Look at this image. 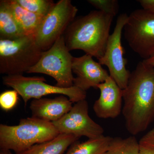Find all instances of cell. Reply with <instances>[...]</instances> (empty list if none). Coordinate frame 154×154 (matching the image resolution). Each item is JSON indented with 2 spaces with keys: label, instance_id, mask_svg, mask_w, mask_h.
I'll return each mask as SVG.
<instances>
[{
  "label": "cell",
  "instance_id": "1",
  "mask_svg": "<svg viewBox=\"0 0 154 154\" xmlns=\"http://www.w3.org/2000/svg\"><path fill=\"white\" fill-rule=\"evenodd\" d=\"M122 95L125 127L135 136L154 121V66L143 60L139 63L131 73Z\"/></svg>",
  "mask_w": 154,
  "mask_h": 154
},
{
  "label": "cell",
  "instance_id": "2",
  "mask_svg": "<svg viewBox=\"0 0 154 154\" xmlns=\"http://www.w3.org/2000/svg\"><path fill=\"white\" fill-rule=\"evenodd\" d=\"M113 17L95 11L75 19L63 35L69 51L81 50L98 60L102 58L110 35Z\"/></svg>",
  "mask_w": 154,
  "mask_h": 154
},
{
  "label": "cell",
  "instance_id": "3",
  "mask_svg": "<svg viewBox=\"0 0 154 154\" xmlns=\"http://www.w3.org/2000/svg\"><path fill=\"white\" fill-rule=\"evenodd\" d=\"M60 134L52 122L33 117L22 119L18 125H0V148L19 154Z\"/></svg>",
  "mask_w": 154,
  "mask_h": 154
},
{
  "label": "cell",
  "instance_id": "4",
  "mask_svg": "<svg viewBox=\"0 0 154 154\" xmlns=\"http://www.w3.org/2000/svg\"><path fill=\"white\" fill-rule=\"evenodd\" d=\"M34 34H26L13 39L0 38V73L22 75L34 66L42 52Z\"/></svg>",
  "mask_w": 154,
  "mask_h": 154
},
{
  "label": "cell",
  "instance_id": "5",
  "mask_svg": "<svg viewBox=\"0 0 154 154\" xmlns=\"http://www.w3.org/2000/svg\"><path fill=\"white\" fill-rule=\"evenodd\" d=\"M73 57L67 47L63 35L49 49L42 52L38 62L26 73L48 75L55 79L56 86L69 88L73 86L74 79L72 70Z\"/></svg>",
  "mask_w": 154,
  "mask_h": 154
},
{
  "label": "cell",
  "instance_id": "6",
  "mask_svg": "<svg viewBox=\"0 0 154 154\" xmlns=\"http://www.w3.org/2000/svg\"><path fill=\"white\" fill-rule=\"evenodd\" d=\"M45 82L42 77H25L22 75H7L3 78V84L16 90L22 97L25 105L30 99H41L51 94L66 96L72 103L86 99V91L75 86L61 88L48 85Z\"/></svg>",
  "mask_w": 154,
  "mask_h": 154
},
{
  "label": "cell",
  "instance_id": "7",
  "mask_svg": "<svg viewBox=\"0 0 154 154\" xmlns=\"http://www.w3.org/2000/svg\"><path fill=\"white\" fill-rule=\"evenodd\" d=\"M78 9L70 0H60L44 17L34 33L36 44L42 51L49 49L63 35L73 22Z\"/></svg>",
  "mask_w": 154,
  "mask_h": 154
},
{
  "label": "cell",
  "instance_id": "8",
  "mask_svg": "<svg viewBox=\"0 0 154 154\" xmlns=\"http://www.w3.org/2000/svg\"><path fill=\"white\" fill-rule=\"evenodd\" d=\"M125 39L131 49L143 59L154 55V14L137 9L129 16L124 27Z\"/></svg>",
  "mask_w": 154,
  "mask_h": 154
},
{
  "label": "cell",
  "instance_id": "9",
  "mask_svg": "<svg viewBox=\"0 0 154 154\" xmlns=\"http://www.w3.org/2000/svg\"><path fill=\"white\" fill-rule=\"evenodd\" d=\"M128 17L126 14L119 16L113 33L108 38L105 54L98 60L99 63L107 66L110 76L122 90L126 88L131 74L126 68L127 60L124 57L121 42L122 30Z\"/></svg>",
  "mask_w": 154,
  "mask_h": 154
},
{
  "label": "cell",
  "instance_id": "10",
  "mask_svg": "<svg viewBox=\"0 0 154 154\" xmlns=\"http://www.w3.org/2000/svg\"><path fill=\"white\" fill-rule=\"evenodd\" d=\"M60 134H72L80 138H94L103 135L104 128L89 114V105L85 100L75 103L69 111L57 121L52 122Z\"/></svg>",
  "mask_w": 154,
  "mask_h": 154
},
{
  "label": "cell",
  "instance_id": "11",
  "mask_svg": "<svg viewBox=\"0 0 154 154\" xmlns=\"http://www.w3.org/2000/svg\"><path fill=\"white\" fill-rule=\"evenodd\" d=\"M72 70L76 75L73 86L86 92L91 88L96 89L98 85L104 82L110 76L101 64L87 54L73 57Z\"/></svg>",
  "mask_w": 154,
  "mask_h": 154
},
{
  "label": "cell",
  "instance_id": "12",
  "mask_svg": "<svg viewBox=\"0 0 154 154\" xmlns=\"http://www.w3.org/2000/svg\"><path fill=\"white\" fill-rule=\"evenodd\" d=\"M97 88L100 90V96L93 106L96 116L104 119L118 117L123 106L122 90L110 76Z\"/></svg>",
  "mask_w": 154,
  "mask_h": 154
},
{
  "label": "cell",
  "instance_id": "13",
  "mask_svg": "<svg viewBox=\"0 0 154 154\" xmlns=\"http://www.w3.org/2000/svg\"><path fill=\"white\" fill-rule=\"evenodd\" d=\"M68 97L61 95L54 99H34L30 104L32 117L45 121H57L68 113L72 107Z\"/></svg>",
  "mask_w": 154,
  "mask_h": 154
},
{
  "label": "cell",
  "instance_id": "14",
  "mask_svg": "<svg viewBox=\"0 0 154 154\" xmlns=\"http://www.w3.org/2000/svg\"><path fill=\"white\" fill-rule=\"evenodd\" d=\"M79 138L73 135L60 134L51 140L34 145L27 150L16 154H63Z\"/></svg>",
  "mask_w": 154,
  "mask_h": 154
},
{
  "label": "cell",
  "instance_id": "15",
  "mask_svg": "<svg viewBox=\"0 0 154 154\" xmlns=\"http://www.w3.org/2000/svg\"><path fill=\"white\" fill-rule=\"evenodd\" d=\"M9 8L26 34H34L44 17L31 13L21 7L16 0H6Z\"/></svg>",
  "mask_w": 154,
  "mask_h": 154
},
{
  "label": "cell",
  "instance_id": "16",
  "mask_svg": "<svg viewBox=\"0 0 154 154\" xmlns=\"http://www.w3.org/2000/svg\"><path fill=\"white\" fill-rule=\"evenodd\" d=\"M26 34L14 18L6 0L0 1V38L13 39Z\"/></svg>",
  "mask_w": 154,
  "mask_h": 154
},
{
  "label": "cell",
  "instance_id": "17",
  "mask_svg": "<svg viewBox=\"0 0 154 154\" xmlns=\"http://www.w3.org/2000/svg\"><path fill=\"white\" fill-rule=\"evenodd\" d=\"M112 139L109 136L102 135L84 142L76 141L69 147L66 154H104Z\"/></svg>",
  "mask_w": 154,
  "mask_h": 154
},
{
  "label": "cell",
  "instance_id": "18",
  "mask_svg": "<svg viewBox=\"0 0 154 154\" xmlns=\"http://www.w3.org/2000/svg\"><path fill=\"white\" fill-rule=\"evenodd\" d=\"M138 141L135 136L113 137L104 154H138Z\"/></svg>",
  "mask_w": 154,
  "mask_h": 154
},
{
  "label": "cell",
  "instance_id": "19",
  "mask_svg": "<svg viewBox=\"0 0 154 154\" xmlns=\"http://www.w3.org/2000/svg\"><path fill=\"white\" fill-rule=\"evenodd\" d=\"M25 10L31 13L45 17L55 5L51 0H16Z\"/></svg>",
  "mask_w": 154,
  "mask_h": 154
},
{
  "label": "cell",
  "instance_id": "20",
  "mask_svg": "<svg viewBox=\"0 0 154 154\" xmlns=\"http://www.w3.org/2000/svg\"><path fill=\"white\" fill-rule=\"evenodd\" d=\"M88 3L105 14L114 17L119 12L118 2L116 0H88Z\"/></svg>",
  "mask_w": 154,
  "mask_h": 154
},
{
  "label": "cell",
  "instance_id": "21",
  "mask_svg": "<svg viewBox=\"0 0 154 154\" xmlns=\"http://www.w3.org/2000/svg\"><path fill=\"white\" fill-rule=\"evenodd\" d=\"M19 94L16 90H9L3 92L0 95V106L8 111L12 110L17 105L19 99Z\"/></svg>",
  "mask_w": 154,
  "mask_h": 154
},
{
  "label": "cell",
  "instance_id": "22",
  "mask_svg": "<svg viewBox=\"0 0 154 154\" xmlns=\"http://www.w3.org/2000/svg\"><path fill=\"white\" fill-rule=\"evenodd\" d=\"M138 146V154H154V128L141 138Z\"/></svg>",
  "mask_w": 154,
  "mask_h": 154
},
{
  "label": "cell",
  "instance_id": "23",
  "mask_svg": "<svg viewBox=\"0 0 154 154\" xmlns=\"http://www.w3.org/2000/svg\"><path fill=\"white\" fill-rule=\"evenodd\" d=\"M137 2L143 9L154 14V0H140Z\"/></svg>",
  "mask_w": 154,
  "mask_h": 154
},
{
  "label": "cell",
  "instance_id": "24",
  "mask_svg": "<svg viewBox=\"0 0 154 154\" xmlns=\"http://www.w3.org/2000/svg\"><path fill=\"white\" fill-rule=\"evenodd\" d=\"M143 60H144L146 63L151 65L154 66V55L152 57L148 59Z\"/></svg>",
  "mask_w": 154,
  "mask_h": 154
},
{
  "label": "cell",
  "instance_id": "25",
  "mask_svg": "<svg viewBox=\"0 0 154 154\" xmlns=\"http://www.w3.org/2000/svg\"><path fill=\"white\" fill-rule=\"evenodd\" d=\"M0 154H14L11 152V151L8 150H1Z\"/></svg>",
  "mask_w": 154,
  "mask_h": 154
}]
</instances>
